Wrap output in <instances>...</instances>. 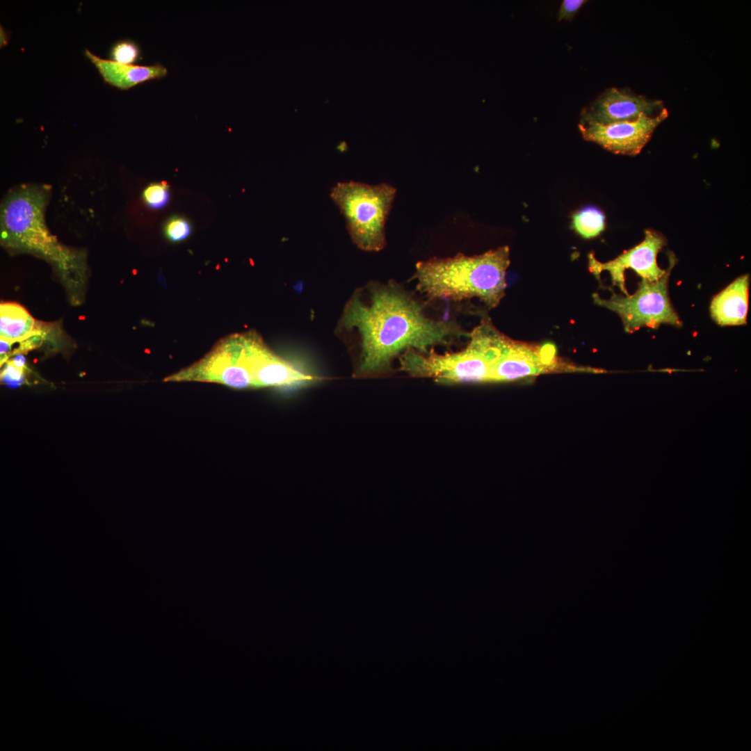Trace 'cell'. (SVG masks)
Returning <instances> with one entry per match:
<instances>
[{
	"label": "cell",
	"instance_id": "cell-1",
	"mask_svg": "<svg viewBox=\"0 0 751 751\" xmlns=\"http://www.w3.org/2000/svg\"><path fill=\"white\" fill-rule=\"evenodd\" d=\"M337 333L356 347L357 377L387 371L408 350L427 353L468 336L453 321L426 314L423 305L398 283L372 282L357 289L344 306Z\"/></svg>",
	"mask_w": 751,
	"mask_h": 751
},
{
	"label": "cell",
	"instance_id": "cell-2",
	"mask_svg": "<svg viewBox=\"0 0 751 751\" xmlns=\"http://www.w3.org/2000/svg\"><path fill=\"white\" fill-rule=\"evenodd\" d=\"M186 381L213 382L236 389L293 387L313 377L275 354L255 332L223 339L184 370Z\"/></svg>",
	"mask_w": 751,
	"mask_h": 751
},
{
	"label": "cell",
	"instance_id": "cell-3",
	"mask_svg": "<svg viewBox=\"0 0 751 751\" xmlns=\"http://www.w3.org/2000/svg\"><path fill=\"white\" fill-rule=\"evenodd\" d=\"M509 265L510 250L505 245L478 255L459 253L419 261L413 280L417 290L428 300L460 302L477 298L493 309L505 296Z\"/></svg>",
	"mask_w": 751,
	"mask_h": 751
},
{
	"label": "cell",
	"instance_id": "cell-4",
	"mask_svg": "<svg viewBox=\"0 0 751 751\" xmlns=\"http://www.w3.org/2000/svg\"><path fill=\"white\" fill-rule=\"evenodd\" d=\"M49 188L24 184L11 191L1 209V241L13 252L35 254L52 264L70 280H81L86 273L85 256L60 243L49 231L45 209Z\"/></svg>",
	"mask_w": 751,
	"mask_h": 751
},
{
	"label": "cell",
	"instance_id": "cell-5",
	"mask_svg": "<svg viewBox=\"0 0 751 751\" xmlns=\"http://www.w3.org/2000/svg\"><path fill=\"white\" fill-rule=\"evenodd\" d=\"M468 338L467 346L457 352L408 350L399 357L400 369L414 378H430L444 385L488 382L508 337L490 319H483L468 333Z\"/></svg>",
	"mask_w": 751,
	"mask_h": 751
},
{
	"label": "cell",
	"instance_id": "cell-6",
	"mask_svg": "<svg viewBox=\"0 0 751 751\" xmlns=\"http://www.w3.org/2000/svg\"><path fill=\"white\" fill-rule=\"evenodd\" d=\"M396 189L387 183L369 185L338 182L330 197L344 216L353 243L360 250L378 252L386 245L385 223Z\"/></svg>",
	"mask_w": 751,
	"mask_h": 751
},
{
	"label": "cell",
	"instance_id": "cell-7",
	"mask_svg": "<svg viewBox=\"0 0 751 751\" xmlns=\"http://www.w3.org/2000/svg\"><path fill=\"white\" fill-rule=\"evenodd\" d=\"M669 261L665 275L659 280L642 279L632 295L613 293L610 298L604 299L594 293L595 303L618 314L628 333L644 327L655 328L661 324L681 327L682 322L671 305L668 290L669 277L675 264L673 255H669Z\"/></svg>",
	"mask_w": 751,
	"mask_h": 751
},
{
	"label": "cell",
	"instance_id": "cell-8",
	"mask_svg": "<svg viewBox=\"0 0 751 751\" xmlns=\"http://www.w3.org/2000/svg\"><path fill=\"white\" fill-rule=\"evenodd\" d=\"M568 367L572 368L558 361L556 347L551 343L535 345L508 338L488 382H509Z\"/></svg>",
	"mask_w": 751,
	"mask_h": 751
},
{
	"label": "cell",
	"instance_id": "cell-9",
	"mask_svg": "<svg viewBox=\"0 0 751 751\" xmlns=\"http://www.w3.org/2000/svg\"><path fill=\"white\" fill-rule=\"evenodd\" d=\"M665 244V239L659 233L647 230L644 240L635 247L624 252L613 260L600 262L592 253L588 255V268L597 278L603 271L610 274L613 286H617L624 295H628L625 286L624 271L633 270L642 279L657 281L665 273L657 264L656 257Z\"/></svg>",
	"mask_w": 751,
	"mask_h": 751
},
{
	"label": "cell",
	"instance_id": "cell-10",
	"mask_svg": "<svg viewBox=\"0 0 751 751\" xmlns=\"http://www.w3.org/2000/svg\"><path fill=\"white\" fill-rule=\"evenodd\" d=\"M668 115L665 108L654 116L644 115L633 122H621L607 125L594 122H580L583 138L595 143L615 154L635 156L649 140L655 129Z\"/></svg>",
	"mask_w": 751,
	"mask_h": 751
},
{
	"label": "cell",
	"instance_id": "cell-11",
	"mask_svg": "<svg viewBox=\"0 0 751 751\" xmlns=\"http://www.w3.org/2000/svg\"><path fill=\"white\" fill-rule=\"evenodd\" d=\"M665 109L661 100L648 98L626 88H611L583 109L580 122L607 125L633 122L644 115H659Z\"/></svg>",
	"mask_w": 751,
	"mask_h": 751
},
{
	"label": "cell",
	"instance_id": "cell-12",
	"mask_svg": "<svg viewBox=\"0 0 751 751\" xmlns=\"http://www.w3.org/2000/svg\"><path fill=\"white\" fill-rule=\"evenodd\" d=\"M84 54L96 67L106 83L120 90H128L148 81L161 79L168 74V69L160 63L152 65L122 64L102 58L88 49H85Z\"/></svg>",
	"mask_w": 751,
	"mask_h": 751
},
{
	"label": "cell",
	"instance_id": "cell-13",
	"mask_svg": "<svg viewBox=\"0 0 751 751\" xmlns=\"http://www.w3.org/2000/svg\"><path fill=\"white\" fill-rule=\"evenodd\" d=\"M749 275L732 282L713 297L710 305L712 318L720 325H740L747 321L749 304Z\"/></svg>",
	"mask_w": 751,
	"mask_h": 751
},
{
	"label": "cell",
	"instance_id": "cell-14",
	"mask_svg": "<svg viewBox=\"0 0 751 751\" xmlns=\"http://www.w3.org/2000/svg\"><path fill=\"white\" fill-rule=\"evenodd\" d=\"M22 305L13 302L0 305L1 339L13 344L33 334L41 326Z\"/></svg>",
	"mask_w": 751,
	"mask_h": 751
},
{
	"label": "cell",
	"instance_id": "cell-15",
	"mask_svg": "<svg viewBox=\"0 0 751 751\" xmlns=\"http://www.w3.org/2000/svg\"><path fill=\"white\" fill-rule=\"evenodd\" d=\"M572 227L583 238H593L604 229L605 216L598 208L586 207L573 215Z\"/></svg>",
	"mask_w": 751,
	"mask_h": 751
},
{
	"label": "cell",
	"instance_id": "cell-16",
	"mask_svg": "<svg viewBox=\"0 0 751 751\" xmlns=\"http://www.w3.org/2000/svg\"><path fill=\"white\" fill-rule=\"evenodd\" d=\"M140 49L138 44L131 40H123L115 42L110 51L112 60L131 65L140 58Z\"/></svg>",
	"mask_w": 751,
	"mask_h": 751
},
{
	"label": "cell",
	"instance_id": "cell-17",
	"mask_svg": "<svg viewBox=\"0 0 751 751\" xmlns=\"http://www.w3.org/2000/svg\"><path fill=\"white\" fill-rule=\"evenodd\" d=\"M143 198L150 208L161 209L170 201L169 186L165 183H152L144 189Z\"/></svg>",
	"mask_w": 751,
	"mask_h": 751
},
{
	"label": "cell",
	"instance_id": "cell-18",
	"mask_svg": "<svg viewBox=\"0 0 751 751\" xmlns=\"http://www.w3.org/2000/svg\"><path fill=\"white\" fill-rule=\"evenodd\" d=\"M164 233L171 242H179L187 239L192 233L189 221L184 217L173 216L165 223Z\"/></svg>",
	"mask_w": 751,
	"mask_h": 751
},
{
	"label": "cell",
	"instance_id": "cell-19",
	"mask_svg": "<svg viewBox=\"0 0 751 751\" xmlns=\"http://www.w3.org/2000/svg\"><path fill=\"white\" fill-rule=\"evenodd\" d=\"M6 366L1 373V381L13 387L19 386L24 382L25 370L15 366L10 360L6 362Z\"/></svg>",
	"mask_w": 751,
	"mask_h": 751
},
{
	"label": "cell",
	"instance_id": "cell-20",
	"mask_svg": "<svg viewBox=\"0 0 751 751\" xmlns=\"http://www.w3.org/2000/svg\"><path fill=\"white\" fill-rule=\"evenodd\" d=\"M585 0H564L562 1L558 13V20H572L582 6Z\"/></svg>",
	"mask_w": 751,
	"mask_h": 751
},
{
	"label": "cell",
	"instance_id": "cell-21",
	"mask_svg": "<svg viewBox=\"0 0 751 751\" xmlns=\"http://www.w3.org/2000/svg\"><path fill=\"white\" fill-rule=\"evenodd\" d=\"M10 362L17 367L25 370L26 360L24 355L21 353L16 354V355L10 360Z\"/></svg>",
	"mask_w": 751,
	"mask_h": 751
},
{
	"label": "cell",
	"instance_id": "cell-22",
	"mask_svg": "<svg viewBox=\"0 0 751 751\" xmlns=\"http://www.w3.org/2000/svg\"><path fill=\"white\" fill-rule=\"evenodd\" d=\"M8 42V34L7 31L2 27V26H0V47H1V48L4 47L5 45H6Z\"/></svg>",
	"mask_w": 751,
	"mask_h": 751
},
{
	"label": "cell",
	"instance_id": "cell-23",
	"mask_svg": "<svg viewBox=\"0 0 751 751\" xmlns=\"http://www.w3.org/2000/svg\"><path fill=\"white\" fill-rule=\"evenodd\" d=\"M339 147H338V148H339V150H345L346 149V143H342V145H341H341H339Z\"/></svg>",
	"mask_w": 751,
	"mask_h": 751
}]
</instances>
